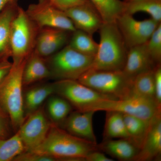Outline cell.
Listing matches in <instances>:
<instances>
[{"mask_svg": "<svg viewBox=\"0 0 161 161\" xmlns=\"http://www.w3.org/2000/svg\"><path fill=\"white\" fill-rule=\"evenodd\" d=\"M99 31L100 42L90 69L122 71L128 49L116 22L103 23Z\"/></svg>", "mask_w": 161, "mask_h": 161, "instance_id": "7a4b0ae2", "label": "cell"}, {"mask_svg": "<svg viewBox=\"0 0 161 161\" xmlns=\"http://www.w3.org/2000/svg\"><path fill=\"white\" fill-rule=\"evenodd\" d=\"M68 45L83 54L94 57L98 50V44L94 41L92 35L77 29L73 32Z\"/></svg>", "mask_w": 161, "mask_h": 161, "instance_id": "d4e9b609", "label": "cell"}, {"mask_svg": "<svg viewBox=\"0 0 161 161\" xmlns=\"http://www.w3.org/2000/svg\"><path fill=\"white\" fill-rule=\"evenodd\" d=\"M47 109L52 120L57 123L63 124L72 112V106L65 98L58 96H50Z\"/></svg>", "mask_w": 161, "mask_h": 161, "instance_id": "83f0119b", "label": "cell"}, {"mask_svg": "<svg viewBox=\"0 0 161 161\" xmlns=\"http://www.w3.org/2000/svg\"><path fill=\"white\" fill-rule=\"evenodd\" d=\"M51 77V72L42 57L35 52L28 57L23 69V85H29Z\"/></svg>", "mask_w": 161, "mask_h": 161, "instance_id": "ac0fdd59", "label": "cell"}, {"mask_svg": "<svg viewBox=\"0 0 161 161\" xmlns=\"http://www.w3.org/2000/svg\"><path fill=\"white\" fill-rule=\"evenodd\" d=\"M12 63H10L7 60H3L0 61V82L6 77L11 69Z\"/></svg>", "mask_w": 161, "mask_h": 161, "instance_id": "e575fe53", "label": "cell"}, {"mask_svg": "<svg viewBox=\"0 0 161 161\" xmlns=\"http://www.w3.org/2000/svg\"><path fill=\"white\" fill-rule=\"evenodd\" d=\"M7 6V9L0 15V58L11 55L10 27L18 8L16 0L12 1Z\"/></svg>", "mask_w": 161, "mask_h": 161, "instance_id": "ffe728a7", "label": "cell"}, {"mask_svg": "<svg viewBox=\"0 0 161 161\" xmlns=\"http://www.w3.org/2000/svg\"><path fill=\"white\" fill-rule=\"evenodd\" d=\"M27 58L13 62L9 73L0 82V106L9 116L12 128L16 132L26 119L23 108V75Z\"/></svg>", "mask_w": 161, "mask_h": 161, "instance_id": "3957f363", "label": "cell"}, {"mask_svg": "<svg viewBox=\"0 0 161 161\" xmlns=\"http://www.w3.org/2000/svg\"><path fill=\"white\" fill-rule=\"evenodd\" d=\"M132 92L135 95L155 100L153 70L142 73L133 79Z\"/></svg>", "mask_w": 161, "mask_h": 161, "instance_id": "4316f807", "label": "cell"}, {"mask_svg": "<svg viewBox=\"0 0 161 161\" xmlns=\"http://www.w3.org/2000/svg\"><path fill=\"white\" fill-rule=\"evenodd\" d=\"M26 12L31 20L40 27L73 32L77 30L64 12L55 7L49 0H39L36 4L30 5Z\"/></svg>", "mask_w": 161, "mask_h": 161, "instance_id": "9c48e42d", "label": "cell"}, {"mask_svg": "<svg viewBox=\"0 0 161 161\" xmlns=\"http://www.w3.org/2000/svg\"><path fill=\"white\" fill-rule=\"evenodd\" d=\"M103 140L114 139H126L130 136L124 121L123 114L116 111H106Z\"/></svg>", "mask_w": 161, "mask_h": 161, "instance_id": "44dd1931", "label": "cell"}, {"mask_svg": "<svg viewBox=\"0 0 161 161\" xmlns=\"http://www.w3.org/2000/svg\"><path fill=\"white\" fill-rule=\"evenodd\" d=\"M49 1H50L51 2V1H52V0H49Z\"/></svg>", "mask_w": 161, "mask_h": 161, "instance_id": "74e56055", "label": "cell"}, {"mask_svg": "<svg viewBox=\"0 0 161 161\" xmlns=\"http://www.w3.org/2000/svg\"><path fill=\"white\" fill-rule=\"evenodd\" d=\"M97 145L76 137L54 124L43 143L31 152L51 156L58 161H85L89 153L98 150Z\"/></svg>", "mask_w": 161, "mask_h": 161, "instance_id": "6da1fadb", "label": "cell"}, {"mask_svg": "<svg viewBox=\"0 0 161 161\" xmlns=\"http://www.w3.org/2000/svg\"><path fill=\"white\" fill-rule=\"evenodd\" d=\"M86 161H113V159L108 157L100 150H97L92 151L86 156Z\"/></svg>", "mask_w": 161, "mask_h": 161, "instance_id": "836d02e7", "label": "cell"}, {"mask_svg": "<svg viewBox=\"0 0 161 161\" xmlns=\"http://www.w3.org/2000/svg\"><path fill=\"white\" fill-rule=\"evenodd\" d=\"M154 78L155 101L158 105L161 108V65L158 64L153 69Z\"/></svg>", "mask_w": 161, "mask_h": 161, "instance_id": "1f68e13d", "label": "cell"}, {"mask_svg": "<svg viewBox=\"0 0 161 161\" xmlns=\"http://www.w3.org/2000/svg\"><path fill=\"white\" fill-rule=\"evenodd\" d=\"M147 52L156 65L161 63V23L146 43Z\"/></svg>", "mask_w": 161, "mask_h": 161, "instance_id": "f1b7e54d", "label": "cell"}, {"mask_svg": "<svg viewBox=\"0 0 161 161\" xmlns=\"http://www.w3.org/2000/svg\"><path fill=\"white\" fill-rule=\"evenodd\" d=\"M53 83L55 94L65 98L78 111H92L102 101L118 99L98 93L78 80H58Z\"/></svg>", "mask_w": 161, "mask_h": 161, "instance_id": "8992f818", "label": "cell"}, {"mask_svg": "<svg viewBox=\"0 0 161 161\" xmlns=\"http://www.w3.org/2000/svg\"><path fill=\"white\" fill-rule=\"evenodd\" d=\"M123 117L130 141L140 150L151 121L127 114H123Z\"/></svg>", "mask_w": 161, "mask_h": 161, "instance_id": "7402d4cb", "label": "cell"}, {"mask_svg": "<svg viewBox=\"0 0 161 161\" xmlns=\"http://www.w3.org/2000/svg\"><path fill=\"white\" fill-rule=\"evenodd\" d=\"M94 111H77L70 113L62 124L64 130L71 135L97 145L93 128Z\"/></svg>", "mask_w": 161, "mask_h": 161, "instance_id": "4fadbf2b", "label": "cell"}, {"mask_svg": "<svg viewBox=\"0 0 161 161\" xmlns=\"http://www.w3.org/2000/svg\"><path fill=\"white\" fill-rule=\"evenodd\" d=\"M160 23L152 18L138 21L132 15L125 13L121 15L116 21L128 50L147 43Z\"/></svg>", "mask_w": 161, "mask_h": 161, "instance_id": "30bf717a", "label": "cell"}, {"mask_svg": "<svg viewBox=\"0 0 161 161\" xmlns=\"http://www.w3.org/2000/svg\"><path fill=\"white\" fill-rule=\"evenodd\" d=\"M156 66L150 58L145 43L128 50L122 71L128 78L133 80L137 75L153 70Z\"/></svg>", "mask_w": 161, "mask_h": 161, "instance_id": "9a60e30c", "label": "cell"}, {"mask_svg": "<svg viewBox=\"0 0 161 161\" xmlns=\"http://www.w3.org/2000/svg\"><path fill=\"white\" fill-rule=\"evenodd\" d=\"M103 20V23H115L124 13L125 3L120 0H89Z\"/></svg>", "mask_w": 161, "mask_h": 161, "instance_id": "603a6c76", "label": "cell"}, {"mask_svg": "<svg viewBox=\"0 0 161 161\" xmlns=\"http://www.w3.org/2000/svg\"><path fill=\"white\" fill-rule=\"evenodd\" d=\"M92 111H116L150 122L161 113V108L155 100L132 94L121 99H107L95 106Z\"/></svg>", "mask_w": 161, "mask_h": 161, "instance_id": "52a82bcc", "label": "cell"}, {"mask_svg": "<svg viewBox=\"0 0 161 161\" xmlns=\"http://www.w3.org/2000/svg\"><path fill=\"white\" fill-rule=\"evenodd\" d=\"M94 91L116 99L127 98L132 94L133 80L122 71H99L89 69L78 80Z\"/></svg>", "mask_w": 161, "mask_h": 161, "instance_id": "277c9868", "label": "cell"}, {"mask_svg": "<svg viewBox=\"0 0 161 161\" xmlns=\"http://www.w3.org/2000/svg\"><path fill=\"white\" fill-rule=\"evenodd\" d=\"M67 32L47 27L38 37L36 52L41 57H47L55 53L66 43Z\"/></svg>", "mask_w": 161, "mask_h": 161, "instance_id": "2e32d148", "label": "cell"}, {"mask_svg": "<svg viewBox=\"0 0 161 161\" xmlns=\"http://www.w3.org/2000/svg\"><path fill=\"white\" fill-rule=\"evenodd\" d=\"M13 0H0V11Z\"/></svg>", "mask_w": 161, "mask_h": 161, "instance_id": "d590c367", "label": "cell"}, {"mask_svg": "<svg viewBox=\"0 0 161 161\" xmlns=\"http://www.w3.org/2000/svg\"><path fill=\"white\" fill-rule=\"evenodd\" d=\"M125 3L124 13L132 15L140 12L147 13L153 19L161 23V0H136Z\"/></svg>", "mask_w": 161, "mask_h": 161, "instance_id": "cb8c5ba5", "label": "cell"}, {"mask_svg": "<svg viewBox=\"0 0 161 161\" xmlns=\"http://www.w3.org/2000/svg\"><path fill=\"white\" fill-rule=\"evenodd\" d=\"M89 1V0H52L50 2L58 9L65 11L73 7L84 5Z\"/></svg>", "mask_w": 161, "mask_h": 161, "instance_id": "4dcf8cb0", "label": "cell"}, {"mask_svg": "<svg viewBox=\"0 0 161 161\" xmlns=\"http://www.w3.org/2000/svg\"><path fill=\"white\" fill-rule=\"evenodd\" d=\"M51 124L42 109L39 108L27 116L17 132L25 148V151L34 150L46 138Z\"/></svg>", "mask_w": 161, "mask_h": 161, "instance_id": "8fae6325", "label": "cell"}, {"mask_svg": "<svg viewBox=\"0 0 161 161\" xmlns=\"http://www.w3.org/2000/svg\"><path fill=\"white\" fill-rule=\"evenodd\" d=\"M94 57L79 53L68 45L50 61L51 77L58 80H78L92 65Z\"/></svg>", "mask_w": 161, "mask_h": 161, "instance_id": "5b68a950", "label": "cell"}, {"mask_svg": "<svg viewBox=\"0 0 161 161\" xmlns=\"http://www.w3.org/2000/svg\"><path fill=\"white\" fill-rule=\"evenodd\" d=\"M31 23L26 12L18 7L10 27V50L13 62L22 61L29 57L33 39Z\"/></svg>", "mask_w": 161, "mask_h": 161, "instance_id": "ba28073f", "label": "cell"}, {"mask_svg": "<svg viewBox=\"0 0 161 161\" xmlns=\"http://www.w3.org/2000/svg\"><path fill=\"white\" fill-rule=\"evenodd\" d=\"M136 1V0H124L125 2H132V1Z\"/></svg>", "mask_w": 161, "mask_h": 161, "instance_id": "8d00e7d4", "label": "cell"}, {"mask_svg": "<svg viewBox=\"0 0 161 161\" xmlns=\"http://www.w3.org/2000/svg\"><path fill=\"white\" fill-rule=\"evenodd\" d=\"M25 151V147L18 132L10 138L0 137V161H14Z\"/></svg>", "mask_w": 161, "mask_h": 161, "instance_id": "484cf974", "label": "cell"}, {"mask_svg": "<svg viewBox=\"0 0 161 161\" xmlns=\"http://www.w3.org/2000/svg\"><path fill=\"white\" fill-rule=\"evenodd\" d=\"M98 150L120 161H133L140 149L126 139L103 140L97 145Z\"/></svg>", "mask_w": 161, "mask_h": 161, "instance_id": "e0dca14e", "label": "cell"}, {"mask_svg": "<svg viewBox=\"0 0 161 161\" xmlns=\"http://www.w3.org/2000/svg\"><path fill=\"white\" fill-rule=\"evenodd\" d=\"M10 125L11 123L9 116L0 106V137L7 138Z\"/></svg>", "mask_w": 161, "mask_h": 161, "instance_id": "d6a6232c", "label": "cell"}, {"mask_svg": "<svg viewBox=\"0 0 161 161\" xmlns=\"http://www.w3.org/2000/svg\"><path fill=\"white\" fill-rule=\"evenodd\" d=\"M161 155V113L151 121L146 138L134 161L159 159Z\"/></svg>", "mask_w": 161, "mask_h": 161, "instance_id": "5bb4252c", "label": "cell"}, {"mask_svg": "<svg viewBox=\"0 0 161 161\" xmlns=\"http://www.w3.org/2000/svg\"><path fill=\"white\" fill-rule=\"evenodd\" d=\"M54 94H55L54 83L38 86L27 91L23 95L25 116L38 109L47 98Z\"/></svg>", "mask_w": 161, "mask_h": 161, "instance_id": "d6986e66", "label": "cell"}, {"mask_svg": "<svg viewBox=\"0 0 161 161\" xmlns=\"http://www.w3.org/2000/svg\"><path fill=\"white\" fill-rule=\"evenodd\" d=\"M64 12L76 29L80 30L92 36L99 30L103 23L98 10L90 1Z\"/></svg>", "mask_w": 161, "mask_h": 161, "instance_id": "7c38bea8", "label": "cell"}, {"mask_svg": "<svg viewBox=\"0 0 161 161\" xmlns=\"http://www.w3.org/2000/svg\"><path fill=\"white\" fill-rule=\"evenodd\" d=\"M14 161H56L57 158L48 155L40 154L36 153L25 151L17 156Z\"/></svg>", "mask_w": 161, "mask_h": 161, "instance_id": "f546056e", "label": "cell"}]
</instances>
